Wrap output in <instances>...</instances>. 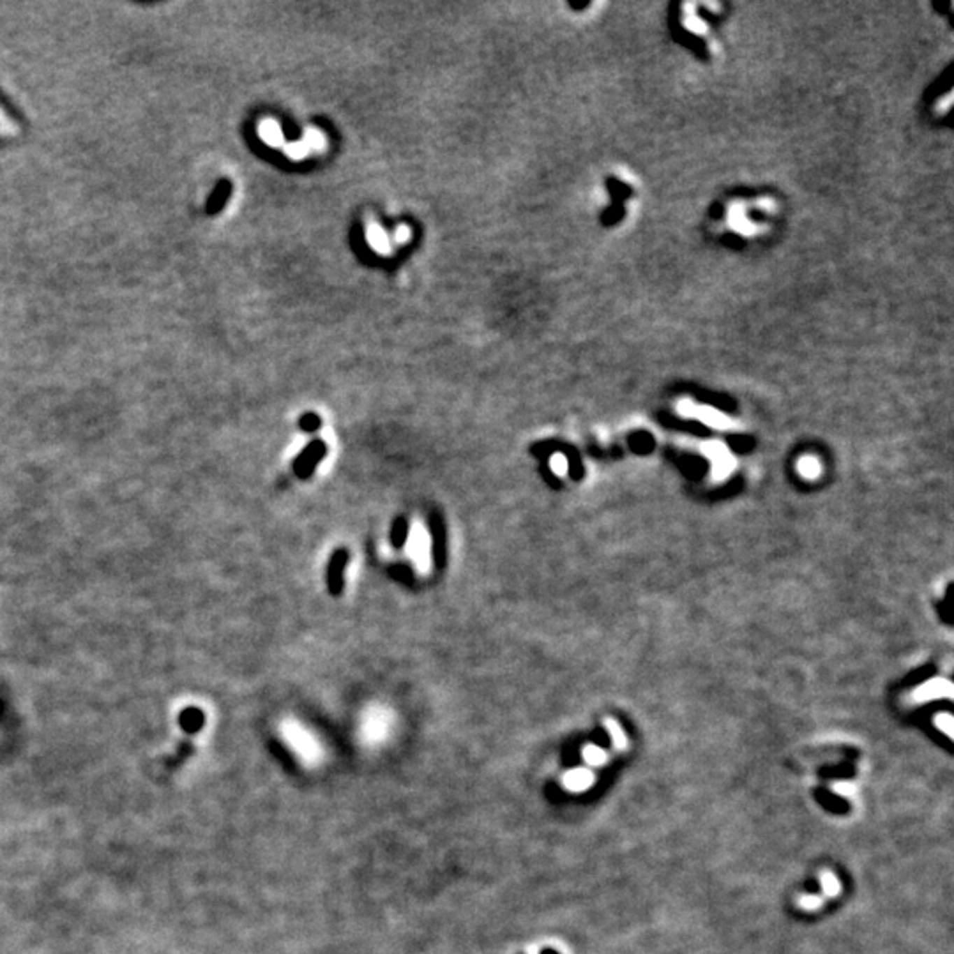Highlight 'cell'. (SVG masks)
<instances>
[{
    "mask_svg": "<svg viewBox=\"0 0 954 954\" xmlns=\"http://www.w3.org/2000/svg\"><path fill=\"white\" fill-rule=\"evenodd\" d=\"M702 451L704 455L711 460L712 463V479L714 481H723L734 472L735 469V458L732 456V453L728 451V448L721 442H705L702 446Z\"/></svg>",
    "mask_w": 954,
    "mask_h": 954,
    "instance_id": "cell-3",
    "label": "cell"
},
{
    "mask_svg": "<svg viewBox=\"0 0 954 954\" xmlns=\"http://www.w3.org/2000/svg\"><path fill=\"white\" fill-rule=\"evenodd\" d=\"M604 727H606V728H608V732H610L611 742H613V746H615L617 749H624V748H626L627 739H626V735H624L622 728H620V725L617 723V721L606 720V723H604Z\"/></svg>",
    "mask_w": 954,
    "mask_h": 954,
    "instance_id": "cell-15",
    "label": "cell"
},
{
    "mask_svg": "<svg viewBox=\"0 0 954 954\" xmlns=\"http://www.w3.org/2000/svg\"><path fill=\"white\" fill-rule=\"evenodd\" d=\"M594 774L589 769L578 767L573 771H567L562 778V785L569 792H583L592 787Z\"/></svg>",
    "mask_w": 954,
    "mask_h": 954,
    "instance_id": "cell-8",
    "label": "cell"
},
{
    "mask_svg": "<svg viewBox=\"0 0 954 954\" xmlns=\"http://www.w3.org/2000/svg\"><path fill=\"white\" fill-rule=\"evenodd\" d=\"M325 456H327V444L322 439H313L294 460V465H292L294 474L302 481L310 479L317 467L324 462Z\"/></svg>",
    "mask_w": 954,
    "mask_h": 954,
    "instance_id": "cell-1",
    "label": "cell"
},
{
    "mask_svg": "<svg viewBox=\"0 0 954 954\" xmlns=\"http://www.w3.org/2000/svg\"><path fill=\"white\" fill-rule=\"evenodd\" d=\"M368 241L373 248L380 253H387L391 251V244H389V237L384 230H382L378 225H371L368 228Z\"/></svg>",
    "mask_w": 954,
    "mask_h": 954,
    "instance_id": "cell-11",
    "label": "cell"
},
{
    "mask_svg": "<svg viewBox=\"0 0 954 954\" xmlns=\"http://www.w3.org/2000/svg\"><path fill=\"white\" fill-rule=\"evenodd\" d=\"M935 725H937V728H940V730H942L944 734L947 735V737H953V735H954V721H953V716L947 714V712H946V714L937 716V718H935Z\"/></svg>",
    "mask_w": 954,
    "mask_h": 954,
    "instance_id": "cell-19",
    "label": "cell"
},
{
    "mask_svg": "<svg viewBox=\"0 0 954 954\" xmlns=\"http://www.w3.org/2000/svg\"><path fill=\"white\" fill-rule=\"evenodd\" d=\"M820 905H822V902H820V898H818V896H813V895H804V896H801V906H802V909H806V910H816Z\"/></svg>",
    "mask_w": 954,
    "mask_h": 954,
    "instance_id": "cell-22",
    "label": "cell"
},
{
    "mask_svg": "<svg viewBox=\"0 0 954 954\" xmlns=\"http://www.w3.org/2000/svg\"><path fill=\"white\" fill-rule=\"evenodd\" d=\"M406 237H408V230H406V228H399V230L396 232V241H398V243H403Z\"/></svg>",
    "mask_w": 954,
    "mask_h": 954,
    "instance_id": "cell-24",
    "label": "cell"
},
{
    "mask_svg": "<svg viewBox=\"0 0 954 954\" xmlns=\"http://www.w3.org/2000/svg\"><path fill=\"white\" fill-rule=\"evenodd\" d=\"M258 133L267 145H280L283 142V133L274 120H264L258 127Z\"/></svg>",
    "mask_w": 954,
    "mask_h": 954,
    "instance_id": "cell-10",
    "label": "cell"
},
{
    "mask_svg": "<svg viewBox=\"0 0 954 954\" xmlns=\"http://www.w3.org/2000/svg\"><path fill=\"white\" fill-rule=\"evenodd\" d=\"M820 883H822V891L825 892L827 896L834 898V896L839 895L841 891V883L839 880L832 875L831 871H822L820 873Z\"/></svg>",
    "mask_w": 954,
    "mask_h": 954,
    "instance_id": "cell-14",
    "label": "cell"
},
{
    "mask_svg": "<svg viewBox=\"0 0 954 954\" xmlns=\"http://www.w3.org/2000/svg\"><path fill=\"white\" fill-rule=\"evenodd\" d=\"M678 414L684 415V418H695L704 421L707 426H712L716 429H734L735 425L730 418L723 415L721 412H718L716 408H711V406H698L693 405L691 401H683L678 405Z\"/></svg>",
    "mask_w": 954,
    "mask_h": 954,
    "instance_id": "cell-6",
    "label": "cell"
},
{
    "mask_svg": "<svg viewBox=\"0 0 954 954\" xmlns=\"http://www.w3.org/2000/svg\"><path fill=\"white\" fill-rule=\"evenodd\" d=\"M408 532H411V523L405 516H398V518L392 522L391 525V534H389V541H391V546L396 550H401L403 546L408 541Z\"/></svg>",
    "mask_w": 954,
    "mask_h": 954,
    "instance_id": "cell-9",
    "label": "cell"
},
{
    "mask_svg": "<svg viewBox=\"0 0 954 954\" xmlns=\"http://www.w3.org/2000/svg\"><path fill=\"white\" fill-rule=\"evenodd\" d=\"M285 735H287L288 744L292 746L294 753L301 758L302 762H306L308 765H313L320 760V748H318L317 742L310 737V734H306L302 728L295 727V725H288L285 728Z\"/></svg>",
    "mask_w": 954,
    "mask_h": 954,
    "instance_id": "cell-2",
    "label": "cell"
},
{
    "mask_svg": "<svg viewBox=\"0 0 954 954\" xmlns=\"http://www.w3.org/2000/svg\"><path fill=\"white\" fill-rule=\"evenodd\" d=\"M304 145L308 147L310 150L311 149H320V147H324V138H322V134L318 133L317 129H310L308 133H306Z\"/></svg>",
    "mask_w": 954,
    "mask_h": 954,
    "instance_id": "cell-20",
    "label": "cell"
},
{
    "mask_svg": "<svg viewBox=\"0 0 954 954\" xmlns=\"http://www.w3.org/2000/svg\"><path fill=\"white\" fill-rule=\"evenodd\" d=\"M391 574L396 578V580H399V582H405V583H412V580H414L412 569L408 566H405V564H394V566L391 567Z\"/></svg>",
    "mask_w": 954,
    "mask_h": 954,
    "instance_id": "cell-18",
    "label": "cell"
},
{
    "mask_svg": "<svg viewBox=\"0 0 954 954\" xmlns=\"http://www.w3.org/2000/svg\"><path fill=\"white\" fill-rule=\"evenodd\" d=\"M429 534H432V555L436 571H442L448 564V532L440 513L433 511L428 516Z\"/></svg>",
    "mask_w": 954,
    "mask_h": 954,
    "instance_id": "cell-4",
    "label": "cell"
},
{
    "mask_svg": "<svg viewBox=\"0 0 954 954\" xmlns=\"http://www.w3.org/2000/svg\"><path fill=\"white\" fill-rule=\"evenodd\" d=\"M299 428H301L304 433L318 432V429L322 428L320 415L313 414V412H308V414H304L301 419H299Z\"/></svg>",
    "mask_w": 954,
    "mask_h": 954,
    "instance_id": "cell-17",
    "label": "cell"
},
{
    "mask_svg": "<svg viewBox=\"0 0 954 954\" xmlns=\"http://www.w3.org/2000/svg\"><path fill=\"white\" fill-rule=\"evenodd\" d=\"M308 152H310V149L304 145V142L292 143V145L287 147V154H290V156L295 157V159H299V157H304Z\"/></svg>",
    "mask_w": 954,
    "mask_h": 954,
    "instance_id": "cell-21",
    "label": "cell"
},
{
    "mask_svg": "<svg viewBox=\"0 0 954 954\" xmlns=\"http://www.w3.org/2000/svg\"><path fill=\"white\" fill-rule=\"evenodd\" d=\"M953 695V684L947 678L935 677L917 688L912 695L913 702H932L937 698H949Z\"/></svg>",
    "mask_w": 954,
    "mask_h": 954,
    "instance_id": "cell-7",
    "label": "cell"
},
{
    "mask_svg": "<svg viewBox=\"0 0 954 954\" xmlns=\"http://www.w3.org/2000/svg\"><path fill=\"white\" fill-rule=\"evenodd\" d=\"M350 553L347 548H338L332 552L327 562V590L332 597H339L345 589V569H347Z\"/></svg>",
    "mask_w": 954,
    "mask_h": 954,
    "instance_id": "cell-5",
    "label": "cell"
},
{
    "mask_svg": "<svg viewBox=\"0 0 954 954\" xmlns=\"http://www.w3.org/2000/svg\"><path fill=\"white\" fill-rule=\"evenodd\" d=\"M583 760H585L587 764L594 765V767H599V765H603L604 762H606V753H604L603 749L597 748V746H585V748H583Z\"/></svg>",
    "mask_w": 954,
    "mask_h": 954,
    "instance_id": "cell-16",
    "label": "cell"
},
{
    "mask_svg": "<svg viewBox=\"0 0 954 954\" xmlns=\"http://www.w3.org/2000/svg\"><path fill=\"white\" fill-rule=\"evenodd\" d=\"M834 788L838 790V794H843V795H850L852 792H854V787H852V785H848V783H838V785H834Z\"/></svg>",
    "mask_w": 954,
    "mask_h": 954,
    "instance_id": "cell-23",
    "label": "cell"
},
{
    "mask_svg": "<svg viewBox=\"0 0 954 954\" xmlns=\"http://www.w3.org/2000/svg\"><path fill=\"white\" fill-rule=\"evenodd\" d=\"M20 133V127L16 120L0 106V138H13Z\"/></svg>",
    "mask_w": 954,
    "mask_h": 954,
    "instance_id": "cell-12",
    "label": "cell"
},
{
    "mask_svg": "<svg viewBox=\"0 0 954 954\" xmlns=\"http://www.w3.org/2000/svg\"><path fill=\"white\" fill-rule=\"evenodd\" d=\"M797 470L801 472L802 477H806V479H816V477L820 476L822 467L816 458H813V456H804V458H801V462L797 463Z\"/></svg>",
    "mask_w": 954,
    "mask_h": 954,
    "instance_id": "cell-13",
    "label": "cell"
}]
</instances>
